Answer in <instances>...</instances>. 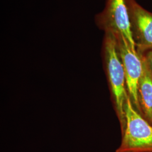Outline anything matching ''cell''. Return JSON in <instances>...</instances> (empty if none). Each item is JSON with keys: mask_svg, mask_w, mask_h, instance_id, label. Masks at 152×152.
I'll list each match as a JSON object with an SVG mask.
<instances>
[{"mask_svg": "<svg viewBox=\"0 0 152 152\" xmlns=\"http://www.w3.org/2000/svg\"><path fill=\"white\" fill-rule=\"evenodd\" d=\"M141 54L143 69L138 82V100L141 115L152 125V75L144 55Z\"/></svg>", "mask_w": 152, "mask_h": 152, "instance_id": "obj_6", "label": "cell"}, {"mask_svg": "<svg viewBox=\"0 0 152 152\" xmlns=\"http://www.w3.org/2000/svg\"><path fill=\"white\" fill-rule=\"evenodd\" d=\"M114 34L125 69L128 95L134 108L141 115L137 95V86L143 69L142 55L136 48L132 47L125 37L120 34Z\"/></svg>", "mask_w": 152, "mask_h": 152, "instance_id": "obj_3", "label": "cell"}, {"mask_svg": "<svg viewBox=\"0 0 152 152\" xmlns=\"http://www.w3.org/2000/svg\"><path fill=\"white\" fill-rule=\"evenodd\" d=\"M95 22L98 27L104 32L122 35L132 48H136L126 0H107L105 8L96 16Z\"/></svg>", "mask_w": 152, "mask_h": 152, "instance_id": "obj_4", "label": "cell"}, {"mask_svg": "<svg viewBox=\"0 0 152 152\" xmlns=\"http://www.w3.org/2000/svg\"><path fill=\"white\" fill-rule=\"evenodd\" d=\"M103 54L107 76L122 132L126 126L125 107L129 95L124 67L119 54L117 39L112 33H105Z\"/></svg>", "mask_w": 152, "mask_h": 152, "instance_id": "obj_1", "label": "cell"}, {"mask_svg": "<svg viewBox=\"0 0 152 152\" xmlns=\"http://www.w3.org/2000/svg\"><path fill=\"white\" fill-rule=\"evenodd\" d=\"M130 16L131 29L136 50L144 53L152 50V12L135 0H126Z\"/></svg>", "mask_w": 152, "mask_h": 152, "instance_id": "obj_5", "label": "cell"}, {"mask_svg": "<svg viewBox=\"0 0 152 152\" xmlns=\"http://www.w3.org/2000/svg\"><path fill=\"white\" fill-rule=\"evenodd\" d=\"M125 112L126 126L115 152H152V125L134 108L129 96Z\"/></svg>", "mask_w": 152, "mask_h": 152, "instance_id": "obj_2", "label": "cell"}, {"mask_svg": "<svg viewBox=\"0 0 152 152\" xmlns=\"http://www.w3.org/2000/svg\"><path fill=\"white\" fill-rule=\"evenodd\" d=\"M152 75V50L142 53Z\"/></svg>", "mask_w": 152, "mask_h": 152, "instance_id": "obj_7", "label": "cell"}]
</instances>
